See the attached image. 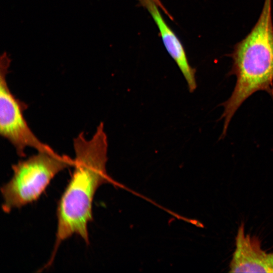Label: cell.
<instances>
[{
  "instance_id": "cell-6",
  "label": "cell",
  "mask_w": 273,
  "mask_h": 273,
  "mask_svg": "<svg viewBox=\"0 0 273 273\" xmlns=\"http://www.w3.org/2000/svg\"><path fill=\"white\" fill-rule=\"evenodd\" d=\"M140 2L156 23L164 46L182 73L190 92H194L197 87L196 70L190 65L180 41L165 21L159 10L160 8L152 0H140Z\"/></svg>"
},
{
  "instance_id": "cell-7",
  "label": "cell",
  "mask_w": 273,
  "mask_h": 273,
  "mask_svg": "<svg viewBox=\"0 0 273 273\" xmlns=\"http://www.w3.org/2000/svg\"><path fill=\"white\" fill-rule=\"evenodd\" d=\"M153 2H154L157 6L160 8V9H161L170 18H172V17L171 15L169 14L168 11L166 10L165 8L163 6L162 4L161 3V1L160 0H152Z\"/></svg>"
},
{
  "instance_id": "cell-3",
  "label": "cell",
  "mask_w": 273,
  "mask_h": 273,
  "mask_svg": "<svg viewBox=\"0 0 273 273\" xmlns=\"http://www.w3.org/2000/svg\"><path fill=\"white\" fill-rule=\"evenodd\" d=\"M73 165V159L55 151L37 152L13 164L11 178L1 189L3 211L9 213L37 201L56 175Z\"/></svg>"
},
{
  "instance_id": "cell-5",
  "label": "cell",
  "mask_w": 273,
  "mask_h": 273,
  "mask_svg": "<svg viewBox=\"0 0 273 273\" xmlns=\"http://www.w3.org/2000/svg\"><path fill=\"white\" fill-rule=\"evenodd\" d=\"M235 245L230 272H273V253L265 252L257 238L246 234L243 223L238 228Z\"/></svg>"
},
{
  "instance_id": "cell-4",
  "label": "cell",
  "mask_w": 273,
  "mask_h": 273,
  "mask_svg": "<svg viewBox=\"0 0 273 273\" xmlns=\"http://www.w3.org/2000/svg\"><path fill=\"white\" fill-rule=\"evenodd\" d=\"M11 59L6 52L0 58V133L14 147L17 155L25 156L27 148L37 152H53L33 133L24 117L27 106L11 92L7 80Z\"/></svg>"
},
{
  "instance_id": "cell-1",
  "label": "cell",
  "mask_w": 273,
  "mask_h": 273,
  "mask_svg": "<svg viewBox=\"0 0 273 273\" xmlns=\"http://www.w3.org/2000/svg\"><path fill=\"white\" fill-rule=\"evenodd\" d=\"M73 145L74 170L58 203L56 239L47 268L53 263L60 245L73 235L89 244L88 224L93 220L95 194L103 184L117 185L106 170L108 145L103 122L89 139L83 132L79 133L73 139Z\"/></svg>"
},
{
  "instance_id": "cell-2",
  "label": "cell",
  "mask_w": 273,
  "mask_h": 273,
  "mask_svg": "<svg viewBox=\"0 0 273 273\" xmlns=\"http://www.w3.org/2000/svg\"><path fill=\"white\" fill-rule=\"evenodd\" d=\"M233 63L229 75L236 77L224 108L221 138L231 119L244 102L258 91L267 92L273 100V23L271 0H264L260 15L250 32L236 44L230 54Z\"/></svg>"
}]
</instances>
